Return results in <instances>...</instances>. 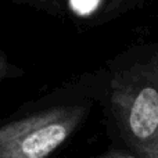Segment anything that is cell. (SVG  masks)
<instances>
[{
    "mask_svg": "<svg viewBox=\"0 0 158 158\" xmlns=\"http://www.w3.org/2000/svg\"><path fill=\"white\" fill-rule=\"evenodd\" d=\"M93 158H140V157H137L133 151L125 150V148H110L106 153L96 156Z\"/></svg>",
    "mask_w": 158,
    "mask_h": 158,
    "instance_id": "cell-4",
    "label": "cell"
},
{
    "mask_svg": "<svg viewBox=\"0 0 158 158\" xmlns=\"http://www.w3.org/2000/svg\"><path fill=\"white\" fill-rule=\"evenodd\" d=\"M111 108L129 150L158 158V50L112 79Z\"/></svg>",
    "mask_w": 158,
    "mask_h": 158,
    "instance_id": "cell-1",
    "label": "cell"
},
{
    "mask_svg": "<svg viewBox=\"0 0 158 158\" xmlns=\"http://www.w3.org/2000/svg\"><path fill=\"white\" fill-rule=\"evenodd\" d=\"M89 104L57 106L0 128V158H49L82 125Z\"/></svg>",
    "mask_w": 158,
    "mask_h": 158,
    "instance_id": "cell-2",
    "label": "cell"
},
{
    "mask_svg": "<svg viewBox=\"0 0 158 158\" xmlns=\"http://www.w3.org/2000/svg\"><path fill=\"white\" fill-rule=\"evenodd\" d=\"M17 2H21V3H29V4H44L46 2L49 0H17Z\"/></svg>",
    "mask_w": 158,
    "mask_h": 158,
    "instance_id": "cell-5",
    "label": "cell"
},
{
    "mask_svg": "<svg viewBox=\"0 0 158 158\" xmlns=\"http://www.w3.org/2000/svg\"><path fill=\"white\" fill-rule=\"evenodd\" d=\"M146 2L147 0H107V3L103 6V10L98 14V21L114 19L122 14H126L128 11L135 10Z\"/></svg>",
    "mask_w": 158,
    "mask_h": 158,
    "instance_id": "cell-3",
    "label": "cell"
}]
</instances>
